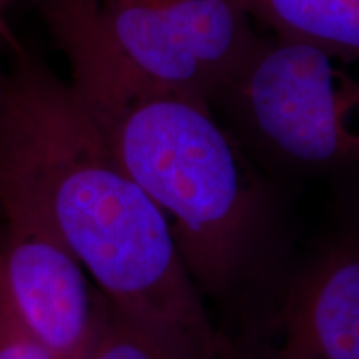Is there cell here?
<instances>
[{
  "label": "cell",
  "instance_id": "1",
  "mask_svg": "<svg viewBox=\"0 0 359 359\" xmlns=\"http://www.w3.org/2000/svg\"><path fill=\"white\" fill-rule=\"evenodd\" d=\"M0 190L34 206L116 309L188 359H224L168 218L125 173L69 83L7 37Z\"/></svg>",
  "mask_w": 359,
  "mask_h": 359
},
{
  "label": "cell",
  "instance_id": "2",
  "mask_svg": "<svg viewBox=\"0 0 359 359\" xmlns=\"http://www.w3.org/2000/svg\"><path fill=\"white\" fill-rule=\"evenodd\" d=\"M42 15L69 62V85L120 167L168 218L191 280L223 288L243 263L257 203L210 103L128 69L72 7Z\"/></svg>",
  "mask_w": 359,
  "mask_h": 359
},
{
  "label": "cell",
  "instance_id": "3",
  "mask_svg": "<svg viewBox=\"0 0 359 359\" xmlns=\"http://www.w3.org/2000/svg\"><path fill=\"white\" fill-rule=\"evenodd\" d=\"M109 50L150 82L210 103L259 37L236 0H67Z\"/></svg>",
  "mask_w": 359,
  "mask_h": 359
},
{
  "label": "cell",
  "instance_id": "4",
  "mask_svg": "<svg viewBox=\"0 0 359 359\" xmlns=\"http://www.w3.org/2000/svg\"><path fill=\"white\" fill-rule=\"evenodd\" d=\"M314 45L259 39L235 82L251 127L285 158L336 165L359 158V79Z\"/></svg>",
  "mask_w": 359,
  "mask_h": 359
},
{
  "label": "cell",
  "instance_id": "5",
  "mask_svg": "<svg viewBox=\"0 0 359 359\" xmlns=\"http://www.w3.org/2000/svg\"><path fill=\"white\" fill-rule=\"evenodd\" d=\"M0 262L13 306L58 359H88L98 303L83 268L42 215L0 190Z\"/></svg>",
  "mask_w": 359,
  "mask_h": 359
},
{
  "label": "cell",
  "instance_id": "6",
  "mask_svg": "<svg viewBox=\"0 0 359 359\" xmlns=\"http://www.w3.org/2000/svg\"><path fill=\"white\" fill-rule=\"evenodd\" d=\"M280 359H359V257L341 255L296 299Z\"/></svg>",
  "mask_w": 359,
  "mask_h": 359
},
{
  "label": "cell",
  "instance_id": "7",
  "mask_svg": "<svg viewBox=\"0 0 359 359\" xmlns=\"http://www.w3.org/2000/svg\"><path fill=\"white\" fill-rule=\"evenodd\" d=\"M275 37L359 62V0H236Z\"/></svg>",
  "mask_w": 359,
  "mask_h": 359
},
{
  "label": "cell",
  "instance_id": "8",
  "mask_svg": "<svg viewBox=\"0 0 359 359\" xmlns=\"http://www.w3.org/2000/svg\"><path fill=\"white\" fill-rule=\"evenodd\" d=\"M98 323L88 359H188L150 327L97 294Z\"/></svg>",
  "mask_w": 359,
  "mask_h": 359
},
{
  "label": "cell",
  "instance_id": "9",
  "mask_svg": "<svg viewBox=\"0 0 359 359\" xmlns=\"http://www.w3.org/2000/svg\"><path fill=\"white\" fill-rule=\"evenodd\" d=\"M0 359H58L32 334L13 306L0 262Z\"/></svg>",
  "mask_w": 359,
  "mask_h": 359
},
{
  "label": "cell",
  "instance_id": "10",
  "mask_svg": "<svg viewBox=\"0 0 359 359\" xmlns=\"http://www.w3.org/2000/svg\"><path fill=\"white\" fill-rule=\"evenodd\" d=\"M7 48V35L2 34V29H0V95H2L4 83H6L7 77V67L2 65V50Z\"/></svg>",
  "mask_w": 359,
  "mask_h": 359
}]
</instances>
